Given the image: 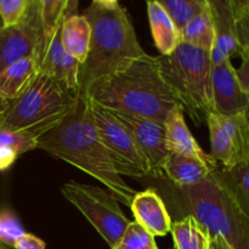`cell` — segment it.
<instances>
[{
  "instance_id": "277c9868",
  "label": "cell",
  "mask_w": 249,
  "mask_h": 249,
  "mask_svg": "<svg viewBox=\"0 0 249 249\" xmlns=\"http://www.w3.org/2000/svg\"><path fill=\"white\" fill-rule=\"evenodd\" d=\"M164 192L173 211L195 216L211 236L223 237L231 249H249V219L211 177L187 187L167 180Z\"/></svg>"
},
{
  "instance_id": "e0dca14e",
  "label": "cell",
  "mask_w": 249,
  "mask_h": 249,
  "mask_svg": "<svg viewBox=\"0 0 249 249\" xmlns=\"http://www.w3.org/2000/svg\"><path fill=\"white\" fill-rule=\"evenodd\" d=\"M218 168L216 163H206L197 158L169 152L163 163L162 173L164 179L174 186L187 187L206 180Z\"/></svg>"
},
{
  "instance_id": "6da1fadb",
  "label": "cell",
  "mask_w": 249,
  "mask_h": 249,
  "mask_svg": "<svg viewBox=\"0 0 249 249\" xmlns=\"http://www.w3.org/2000/svg\"><path fill=\"white\" fill-rule=\"evenodd\" d=\"M36 148L65 160L105 185L118 202L130 208L135 190L116 172L90 116L85 99L53 129L38 139Z\"/></svg>"
},
{
  "instance_id": "cb8c5ba5",
  "label": "cell",
  "mask_w": 249,
  "mask_h": 249,
  "mask_svg": "<svg viewBox=\"0 0 249 249\" xmlns=\"http://www.w3.org/2000/svg\"><path fill=\"white\" fill-rule=\"evenodd\" d=\"M174 26L181 33L187 23L208 6V0H164L160 1Z\"/></svg>"
},
{
  "instance_id": "4316f807",
  "label": "cell",
  "mask_w": 249,
  "mask_h": 249,
  "mask_svg": "<svg viewBox=\"0 0 249 249\" xmlns=\"http://www.w3.org/2000/svg\"><path fill=\"white\" fill-rule=\"evenodd\" d=\"M235 19V33L242 50L249 51V0H230Z\"/></svg>"
},
{
  "instance_id": "d6986e66",
  "label": "cell",
  "mask_w": 249,
  "mask_h": 249,
  "mask_svg": "<svg viewBox=\"0 0 249 249\" xmlns=\"http://www.w3.org/2000/svg\"><path fill=\"white\" fill-rule=\"evenodd\" d=\"M147 15L153 41L162 56L170 55L181 43V36L160 1H147Z\"/></svg>"
},
{
  "instance_id": "836d02e7",
  "label": "cell",
  "mask_w": 249,
  "mask_h": 249,
  "mask_svg": "<svg viewBox=\"0 0 249 249\" xmlns=\"http://www.w3.org/2000/svg\"><path fill=\"white\" fill-rule=\"evenodd\" d=\"M9 100L4 99V97L0 96V116H1L2 113L5 112V109L7 108V106H9Z\"/></svg>"
},
{
  "instance_id": "2e32d148",
  "label": "cell",
  "mask_w": 249,
  "mask_h": 249,
  "mask_svg": "<svg viewBox=\"0 0 249 249\" xmlns=\"http://www.w3.org/2000/svg\"><path fill=\"white\" fill-rule=\"evenodd\" d=\"M165 143L170 153L197 158L206 163H216L211 155L199 146L190 131L184 117V109L179 104L175 105L165 117L164 122ZM218 164V163H216Z\"/></svg>"
},
{
  "instance_id": "ba28073f",
  "label": "cell",
  "mask_w": 249,
  "mask_h": 249,
  "mask_svg": "<svg viewBox=\"0 0 249 249\" xmlns=\"http://www.w3.org/2000/svg\"><path fill=\"white\" fill-rule=\"evenodd\" d=\"M85 101L116 172L121 177L124 175L135 179L152 177L150 164L136 145L130 131L111 111L88 99Z\"/></svg>"
},
{
  "instance_id": "e575fe53",
  "label": "cell",
  "mask_w": 249,
  "mask_h": 249,
  "mask_svg": "<svg viewBox=\"0 0 249 249\" xmlns=\"http://www.w3.org/2000/svg\"><path fill=\"white\" fill-rule=\"evenodd\" d=\"M0 249H9V248H6V247H4V246H0Z\"/></svg>"
},
{
  "instance_id": "44dd1931",
  "label": "cell",
  "mask_w": 249,
  "mask_h": 249,
  "mask_svg": "<svg viewBox=\"0 0 249 249\" xmlns=\"http://www.w3.org/2000/svg\"><path fill=\"white\" fill-rule=\"evenodd\" d=\"M38 74L34 57L22 58L0 72V96L12 101L18 97Z\"/></svg>"
},
{
  "instance_id": "484cf974",
  "label": "cell",
  "mask_w": 249,
  "mask_h": 249,
  "mask_svg": "<svg viewBox=\"0 0 249 249\" xmlns=\"http://www.w3.org/2000/svg\"><path fill=\"white\" fill-rule=\"evenodd\" d=\"M26 233L16 214L10 209L0 211V246L14 248L18 238Z\"/></svg>"
},
{
  "instance_id": "7a4b0ae2",
  "label": "cell",
  "mask_w": 249,
  "mask_h": 249,
  "mask_svg": "<svg viewBox=\"0 0 249 249\" xmlns=\"http://www.w3.org/2000/svg\"><path fill=\"white\" fill-rule=\"evenodd\" d=\"M82 97L111 112L160 123L164 122L168 112L179 104L160 75L157 56L148 53L124 70L97 79Z\"/></svg>"
},
{
  "instance_id": "7402d4cb",
  "label": "cell",
  "mask_w": 249,
  "mask_h": 249,
  "mask_svg": "<svg viewBox=\"0 0 249 249\" xmlns=\"http://www.w3.org/2000/svg\"><path fill=\"white\" fill-rule=\"evenodd\" d=\"M170 232L174 249H211V233L190 214L173 221Z\"/></svg>"
},
{
  "instance_id": "f1b7e54d",
  "label": "cell",
  "mask_w": 249,
  "mask_h": 249,
  "mask_svg": "<svg viewBox=\"0 0 249 249\" xmlns=\"http://www.w3.org/2000/svg\"><path fill=\"white\" fill-rule=\"evenodd\" d=\"M32 0H0V19L2 27L16 26L23 19Z\"/></svg>"
},
{
  "instance_id": "8d00e7d4",
  "label": "cell",
  "mask_w": 249,
  "mask_h": 249,
  "mask_svg": "<svg viewBox=\"0 0 249 249\" xmlns=\"http://www.w3.org/2000/svg\"><path fill=\"white\" fill-rule=\"evenodd\" d=\"M173 249H174V248H173Z\"/></svg>"
},
{
  "instance_id": "ac0fdd59",
  "label": "cell",
  "mask_w": 249,
  "mask_h": 249,
  "mask_svg": "<svg viewBox=\"0 0 249 249\" xmlns=\"http://www.w3.org/2000/svg\"><path fill=\"white\" fill-rule=\"evenodd\" d=\"M211 178L249 219V160L232 168H218Z\"/></svg>"
},
{
  "instance_id": "f546056e",
  "label": "cell",
  "mask_w": 249,
  "mask_h": 249,
  "mask_svg": "<svg viewBox=\"0 0 249 249\" xmlns=\"http://www.w3.org/2000/svg\"><path fill=\"white\" fill-rule=\"evenodd\" d=\"M240 56L242 57V63H241V67L236 70V73H237L241 87L245 90L249 99V51L242 50Z\"/></svg>"
},
{
  "instance_id": "4fadbf2b",
  "label": "cell",
  "mask_w": 249,
  "mask_h": 249,
  "mask_svg": "<svg viewBox=\"0 0 249 249\" xmlns=\"http://www.w3.org/2000/svg\"><path fill=\"white\" fill-rule=\"evenodd\" d=\"M58 28L41 46L36 58L38 72L62 83L79 94L80 63L63 48Z\"/></svg>"
},
{
  "instance_id": "5bb4252c",
  "label": "cell",
  "mask_w": 249,
  "mask_h": 249,
  "mask_svg": "<svg viewBox=\"0 0 249 249\" xmlns=\"http://www.w3.org/2000/svg\"><path fill=\"white\" fill-rule=\"evenodd\" d=\"M214 28V45L211 51L212 63L216 65L225 60H231L232 56L241 55L236 39L235 19L230 0H208Z\"/></svg>"
},
{
  "instance_id": "d6a6232c",
  "label": "cell",
  "mask_w": 249,
  "mask_h": 249,
  "mask_svg": "<svg viewBox=\"0 0 249 249\" xmlns=\"http://www.w3.org/2000/svg\"><path fill=\"white\" fill-rule=\"evenodd\" d=\"M211 249H231V247L224 241L223 237L218 235H212Z\"/></svg>"
},
{
  "instance_id": "8fae6325",
  "label": "cell",
  "mask_w": 249,
  "mask_h": 249,
  "mask_svg": "<svg viewBox=\"0 0 249 249\" xmlns=\"http://www.w3.org/2000/svg\"><path fill=\"white\" fill-rule=\"evenodd\" d=\"M124 126L130 131L136 145L150 164L152 178L164 179L162 173L163 163L169 155L165 143L164 124L152 119L128 116L112 112Z\"/></svg>"
},
{
  "instance_id": "d590c367",
  "label": "cell",
  "mask_w": 249,
  "mask_h": 249,
  "mask_svg": "<svg viewBox=\"0 0 249 249\" xmlns=\"http://www.w3.org/2000/svg\"><path fill=\"white\" fill-rule=\"evenodd\" d=\"M2 27V23H1V19H0V28H1Z\"/></svg>"
},
{
  "instance_id": "7c38bea8",
  "label": "cell",
  "mask_w": 249,
  "mask_h": 249,
  "mask_svg": "<svg viewBox=\"0 0 249 249\" xmlns=\"http://www.w3.org/2000/svg\"><path fill=\"white\" fill-rule=\"evenodd\" d=\"M212 90L214 111L216 113L233 116L249 114V99L241 87L236 68L231 60H225L212 67Z\"/></svg>"
},
{
  "instance_id": "d4e9b609",
  "label": "cell",
  "mask_w": 249,
  "mask_h": 249,
  "mask_svg": "<svg viewBox=\"0 0 249 249\" xmlns=\"http://www.w3.org/2000/svg\"><path fill=\"white\" fill-rule=\"evenodd\" d=\"M113 249H160L155 237L135 221H130L123 237Z\"/></svg>"
},
{
  "instance_id": "3957f363",
  "label": "cell",
  "mask_w": 249,
  "mask_h": 249,
  "mask_svg": "<svg viewBox=\"0 0 249 249\" xmlns=\"http://www.w3.org/2000/svg\"><path fill=\"white\" fill-rule=\"evenodd\" d=\"M84 17L91 27L89 53L79 70V97L100 78L124 70L146 53L126 9L117 0H94Z\"/></svg>"
},
{
  "instance_id": "8992f818",
  "label": "cell",
  "mask_w": 249,
  "mask_h": 249,
  "mask_svg": "<svg viewBox=\"0 0 249 249\" xmlns=\"http://www.w3.org/2000/svg\"><path fill=\"white\" fill-rule=\"evenodd\" d=\"M160 75L197 125L214 111L211 53L180 43L170 55L157 56Z\"/></svg>"
},
{
  "instance_id": "1f68e13d",
  "label": "cell",
  "mask_w": 249,
  "mask_h": 249,
  "mask_svg": "<svg viewBox=\"0 0 249 249\" xmlns=\"http://www.w3.org/2000/svg\"><path fill=\"white\" fill-rule=\"evenodd\" d=\"M18 157L19 155L16 150L6 146H0V172L10 169Z\"/></svg>"
},
{
  "instance_id": "ffe728a7",
  "label": "cell",
  "mask_w": 249,
  "mask_h": 249,
  "mask_svg": "<svg viewBox=\"0 0 249 249\" xmlns=\"http://www.w3.org/2000/svg\"><path fill=\"white\" fill-rule=\"evenodd\" d=\"M61 43L68 53L82 65L89 53L91 27L84 15H72L62 22Z\"/></svg>"
},
{
  "instance_id": "83f0119b",
  "label": "cell",
  "mask_w": 249,
  "mask_h": 249,
  "mask_svg": "<svg viewBox=\"0 0 249 249\" xmlns=\"http://www.w3.org/2000/svg\"><path fill=\"white\" fill-rule=\"evenodd\" d=\"M38 138L27 131H15L0 129V146H6L17 151L19 156L36 150Z\"/></svg>"
},
{
  "instance_id": "603a6c76",
  "label": "cell",
  "mask_w": 249,
  "mask_h": 249,
  "mask_svg": "<svg viewBox=\"0 0 249 249\" xmlns=\"http://www.w3.org/2000/svg\"><path fill=\"white\" fill-rule=\"evenodd\" d=\"M181 43L189 44L195 48L211 53L214 45V28L209 7L195 17L182 29Z\"/></svg>"
},
{
  "instance_id": "5b68a950",
  "label": "cell",
  "mask_w": 249,
  "mask_h": 249,
  "mask_svg": "<svg viewBox=\"0 0 249 249\" xmlns=\"http://www.w3.org/2000/svg\"><path fill=\"white\" fill-rule=\"evenodd\" d=\"M78 101L77 91L38 72L28 88L9 102L0 116V129L27 131L39 139L57 126Z\"/></svg>"
},
{
  "instance_id": "9c48e42d",
  "label": "cell",
  "mask_w": 249,
  "mask_h": 249,
  "mask_svg": "<svg viewBox=\"0 0 249 249\" xmlns=\"http://www.w3.org/2000/svg\"><path fill=\"white\" fill-rule=\"evenodd\" d=\"M211 157L221 168H232L249 160V114L233 116L212 112L206 118Z\"/></svg>"
},
{
  "instance_id": "4dcf8cb0",
  "label": "cell",
  "mask_w": 249,
  "mask_h": 249,
  "mask_svg": "<svg viewBox=\"0 0 249 249\" xmlns=\"http://www.w3.org/2000/svg\"><path fill=\"white\" fill-rule=\"evenodd\" d=\"M15 249H46V245L43 240L36 237L33 233L26 232L18 238L15 245Z\"/></svg>"
},
{
  "instance_id": "52a82bcc",
  "label": "cell",
  "mask_w": 249,
  "mask_h": 249,
  "mask_svg": "<svg viewBox=\"0 0 249 249\" xmlns=\"http://www.w3.org/2000/svg\"><path fill=\"white\" fill-rule=\"evenodd\" d=\"M61 194L83 214L111 249L118 245L130 220L108 191L70 180L62 185Z\"/></svg>"
},
{
  "instance_id": "30bf717a",
  "label": "cell",
  "mask_w": 249,
  "mask_h": 249,
  "mask_svg": "<svg viewBox=\"0 0 249 249\" xmlns=\"http://www.w3.org/2000/svg\"><path fill=\"white\" fill-rule=\"evenodd\" d=\"M38 0H32L26 16L19 23L0 28V72L12 63L27 57H36L43 44Z\"/></svg>"
},
{
  "instance_id": "9a60e30c",
  "label": "cell",
  "mask_w": 249,
  "mask_h": 249,
  "mask_svg": "<svg viewBox=\"0 0 249 249\" xmlns=\"http://www.w3.org/2000/svg\"><path fill=\"white\" fill-rule=\"evenodd\" d=\"M130 209L135 223L153 237H164L172 231L173 221L167 204L153 187L136 192Z\"/></svg>"
}]
</instances>
